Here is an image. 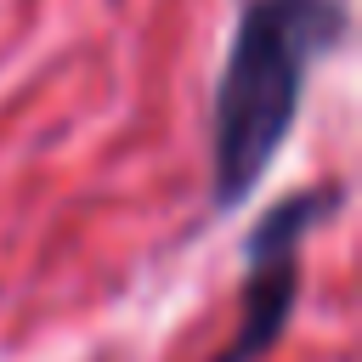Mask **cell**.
Returning <instances> with one entry per match:
<instances>
[{"label": "cell", "instance_id": "7a4b0ae2", "mask_svg": "<svg viewBox=\"0 0 362 362\" xmlns=\"http://www.w3.org/2000/svg\"><path fill=\"white\" fill-rule=\"evenodd\" d=\"M328 204H334V192H300V198L277 204L255 226V238H249V277H243V322H238L232 345L215 362H260L277 345V334H283V322L294 311L300 238L328 215Z\"/></svg>", "mask_w": 362, "mask_h": 362}, {"label": "cell", "instance_id": "6da1fadb", "mask_svg": "<svg viewBox=\"0 0 362 362\" xmlns=\"http://www.w3.org/2000/svg\"><path fill=\"white\" fill-rule=\"evenodd\" d=\"M345 0H249L215 85V204H238L272 170L317 57L345 34Z\"/></svg>", "mask_w": 362, "mask_h": 362}]
</instances>
